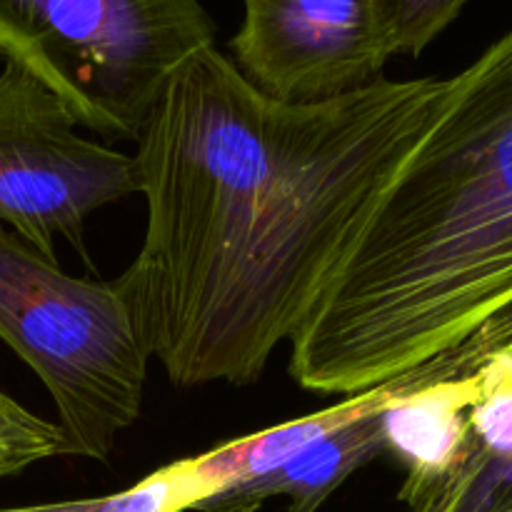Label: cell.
Instances as JSON below:
<instances>
[{
	"label": "cell",
	"instance_id": "5",
	"mask_svg": "<svg viewBox=\"0 0 512 512\" xmlns=\"http://www.w3.org/2000/svg\"><path fill=\"white\" fill-rule=\"evenodd\" d=\"M393 385L385 453L408 512H512V303Z\"/></svg>",
	"mask_w": 512,
	"mask_h": 512
},
{
	"label": "cell",
	"instance_id": "3",
	"mask_svg": "<svg viewBox=\"0 0 512 512\" xmlns=\"http://www.w3.org/2000/svg\"><path fill=\"white\" fill-rule=\"evenodd\" d=\"M0 340L53 398L70 458L105 463L138 423L150 363L115 280L73 278L0 228Z\"/></svg>",
	"mask_w": 512,
	"mask_h": 512
},
{
	"label": "cell",
	"instance_id": "11",
	"mask_svg": "<svg viewBox=\"0 0 512 512\" xmlns=\"http://www.w3.org/2000/svg\"><path fill=\"white\" fill-rule=\"evenodd\" d=\"M470 0H383L393 53L418 58L463 13Z\"/></svg>",
	"mask_w": 512,
	"mask_h": 512
},
{
	"label": "cell",
	"instance_id": "10",
	"mask_svg": "<svg viewBox=\"0 0 512 512\" xmlns=\"http://www.w3.org/2000/svg\"><path fill=\"white\" fill-rule=\"evenodd\" d=\"M60 455L70 458L68 440L58 423L38 418L0 390V480Z\"/></svg>",
	"mask_w": 512,
	"mask_h": 512
},
{
	"label": "cell",
	"instance_id": "7",
	"mask_svg": "<svg viewBox=\"0 0 512 512\" xmlns=\"http://www.w3.org/2000/svg\"><path fill=\"white\" fill-rule=\"evenodd\" d=\"M243 8L230 60L283 103L353 93L395 58L383 0H243Z\"/></svg>",
	"mask_w": 512,
	"mask_h": 512
},
{
	"label": "cell",
	"instance_id": "6",
	"mask_svg": "<svg viewBox=\"0 0 512 512\" xmlns=\"http://www.w3.org/2000/svg\"><path fill=\"white\" fill-rule=\"evenodd\" d=\"M68 105L5 60L0 70V228L50 260L58 240L85 258V220L140 195L133 155L85 138Z\"/></svg>",
	"mask_w": 512,
	"mask_h": 512
},
{
	"label": "cell",
	"instance_id": "9",
	"mask_svg": "<svg viewBox=\"0 0 512 512\" xmlns=\"http://www.w3.org/2000/svg\"><path fill=\"white\" fill-rule=\"evenodd\" d=\"M215 480L203 463V455L178 460L140 483L103 495V498L60 500V503L25 505V508H0V512H188L195 503L215 493Z\"/></svg>",
	"mask_w": 512,
	"mask_h": 512
},
{
	"label": "cell",
	"instance_id": "1",
	"mask_svg": "<svg viewBox=\"0 0 512 512\" xmlns=\"http://www.w3.org/2000/svg\"><path fill=\"white\" fill-rule=\"evenodd\" d=\"M445 88L448 78H380L320 103H283L215 45L175 70L135 138L148 220L115 278L170 383H258Z\"/></svg>",
	"mask_w": 512,
	"mask_h": 512
},
{
	"label": "cell",
	"instance_id": "8",
	"mask_svg": "<svg viewBox=\"0 0 512 512\" xmlns=\"http://www.w3.org/2000/svg\"><path fill=\"white\" fill-rule=\"evenodd\" d=\"M393 380L350 395L343 403L300 418L293 453L263 478L230 485L193 505L195 512H258L273 498H288V512H318L320 505L363 465L385 453V408Z\"/></svg>",
	"mask_w": 512,
	"mask_h": 512
},
{
	"label": "cell",
	"instance_id": "2",
	"mask_svg": "<svg viewBox=\"0 0 512 512\" xmlns=\"http://www.w3.org/2000/svg\"><path fill=\"white\" fill-rule=\"evenodd\" d=\"M512 303V30L463 73L290 340L305 390L358 395Z\"/></svg>",
	"mask_w": 512,
	"mask_h": 512
},
{
	"label": "cell",
	"instance_id": "4",
	"mask_svg": "<svg viewBox=\"0 0 512 512\" xmlns=\"http://www.w3.org/2000/svg\"><path fill=\"white\" fill-rule=\"evenodd\" d=\"M215 33L200 0H0V55L113 140L138 138L175 70Z\"/></svg>",
	"mask_w": 512,
	"mask_h": 512
}]
</instances>
